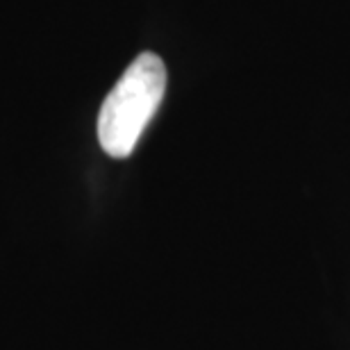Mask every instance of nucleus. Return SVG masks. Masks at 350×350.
<instances>
[{
    "label": "nucleus",
    "instance_id": "1",
    "mask_svg": "<svg viewBox=\"0 0 350 350\" xmlns=\"http://www.w3.org/2000/svg\"><path fill=\"white\" fill-rule=\"evenodd\" d=\"M166 91V66L155 53H142L125 68L98 114V142L107 155H132Z\"/></svg>",
    "mask_w": 350,
    "mask_h": 350
}]
</instances>
